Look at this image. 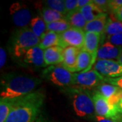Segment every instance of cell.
<instances>
[{
  "label": "cell",
  "instance_id": "cell-28",
  "mask_svg": "<svg viewBox=\"0 0 122 122\" xmlns=\"http://www.w3.org/2000/svg\"><path fill=\"white\" fill-rule=\"evenodd\" d=\"M66 14L77 10V0H65Z\"/></svg>",
  "mask_w": 122,
  "mask_h": 122
},
{
  "label": "cell",
  "instance_id": "cell-8",
  "mask_svg": "<svg viewBox=\"0 0 122 122\" xmlns=\"http://www.w3.org/2000/svg\"><path fill=\"white\" fill-rule=\"evenodd\" d=\"M104 79L105 77L98 71L92 69L86 72L74 73V86L85 89H91L97 87L104 81Z\"/></svg>",
  "mask_w": 122,
  "mask_h": 122
},
{
  "label": "cell",
  "instance_id": "cell-14",
  "mask_svg": "<svg viewBox=\"0 0 122 122\" xmlns=\"http://www.w3.org/2000/svg\"><path fill=\"white\" fill-rule=\"evenodd\" d=\"M101 36L102 35L98 33L86 32L84 46L82 49L91 54L95 61L97 58L98 50L100 48L99 43H100Z\"/></svg>",
  "mask_w": 122,
  "mask_h": 122
},
{
  "label": "cell",
  "instance_id": "cell-1",
  "mask_svg": "<svg viewBox=\"0 0 122 122\" xmlns=\"http://www.w3.org/2000/svg\"><path fill=\"white\" fill-rule=\"evenodd\" d=\"M45 94L41 90L13 100L12 108L5 122H35L43 106Z\"/></svg>",
  "mask_w": 122,
  "mask_h": 122
},
{
  "label": "cell",
  "instance_id": "cell-19",
  "mask_svg": "<svg viewBox=\"0 0 122 122\" xmlns=\"http://www.w3.org/2000/svg\"><path fill=\"white\" fill-rule=\"evenodd\" d=\"M66 20L71 25V27L78 28L83 30L87 24V21L79 10L67 14L66 15Z\"/></svg>",
  "mask_w": 122,
  "mask_h": 122
},
{
  "label": "cell",
  "instance_id": "cell-35",
  "mask_svg": "<svg viewBox=\"0 0 122 122\" xmlns=\"http://www.w3.org/2000/svg\"><path fill=\"white\" fill-rule=\"evenodd\" d=\"M92 0H77V10H80L84 6L92 3Z\"/></svg>",
  "mask_w": 122,
  "mask_h": 122
},
{
  "label": "cell",
  "instance_id": "cell-11",
  "mask_svg": "<svg viewBox=\"0 0 122 122\" xmlns=\"http://www.w3.org/2000/svg\"><path fill=\"white\" fill-rule=\"evenodd\" d=\"M22 60L25 64L34 67H46L44 60V50L37 46L30 49L23 56Z\"/></svg>",
  "mask_w": 122,
  "mask_h": 122
},
{
  "label": "cell",
  "instance_id": "cell-29",
  "mask_svg": "<svg viewBox=\"0 0 122 122\" xmlns=\"http://www.w3.org/2000/svg\"><path fill=\"white\" fill-rule=\"evenodd\" d=\"M92 2L104 13L109 10V0H92Z\"/></svg>",
  "mask_w": 122,
  "mask_h": 122
},
{
  "label": "cell",
  "instance_id": "cell-34",
  "mask_svg": "<svg viewBox=\"0 0 122 122\" xmlns=\"http://www.w3.org/2000/svg\"><path fill=\"white\" fill-rule=\"evenodd\" d=\"M94 119L96 122H121L120 121L114 120V119L104 117H101V116H98V115H96L94 117Z\"/></svg>",
  "mask_w": 122,
  "mask_h": 122
},
{
  "label": "cell",
  "instance_id": "cell-13",
  "mask_svg": "<svg viewBox=\"0 0 122 122\" xmlns=\"http://www.w3.org/2000/svg\"><path fill=\"white\" fill-rule=\"evenodd\" d=\"M80 50L81 49L72 46H68L63 49V61L61 65L64 66L66 69L69 70L71 73H74L75 69L77 65V57Z\"/></svg>",
  "mask_w": 122,
  "mask_h": 122
},
{
  "label": "cell",
  "instance_id": "cell-24",
  "mask_svg": "<svg viewBox=\"0 0 122 122\" xmlns=\"http://www.w3.org/2000/svg\"><path fill=\"white\" fill-rule=\"evenodd\" d=\"M120 89V87L105 81H102L97 86V90L107 100L115 95Z\"/></svg>",
  "mask_w": 122,
  "mask_h": 122
},
{
  "label": "cell",
  "instance_id": "cell-4",
  "mask_svg": "<svg viewBox=\"0 0 122 122\" xmlns=\"http://www.w3.org/2000/svg\"><path fill=\"white\" fill-rule=\"evenodd\" d=\"M41 39L31 30L30 26H26L18 30L14 35L12 51L14 56L21 58L30 49L39 46Z\"/></svg>",
  "mask_w": 122,
  "mask_h": 122
},
{
  "label": "cell",
  "instance_id": "cell-37",
  "mask_svg": "<svg viewBox=\"0 0 122 122\" xmlns=\"http://www.w3.org/2000/svg\"><path fill=\"white\" fill-rule=\"evenodd\" d=\"M117 107L119 113L122 115V99L118 102V104L117 105Z\"/></svg>",
  "mask_w": 122,
  "mask_h": 122
},
{
  "label": "cell",
  "instance_id": "cell-20",
  "mask_svg": "<svg viewBox=\"0 0 122 122\" xmlns=\"http://www.w3.org/2000/svg\"><path fill=\"white\" fill-rule=\"evenodd\" d=\"M30 28L33 32L40 39L48 32L47 24L41 16L33 18L30 22Z\"/></svg>",
  "mask_w": 122,
  "mask_h": 122
},
{
  "label": "cell",
  "instance_id": "cell-3",
  "mask_svg": "<svg viewBox=\"0 0 122 122\" xmlns=\"http://www.w3.org/2000/svg\"><path fill=\"white\" fill-rule=\"evenodd\" d=\"M69 90L75 114L79 117H94L96 115L95 107L90 92L86 89L78 86Z\"/></svg>",
  "mask_w": 122,
  "mask_h": 122
},
{
  "label": "cell",
  "instance_id": "cell-31",
  "mask_svg": "<svg viewBox=\"0 0 122 122\" xmlns=\"http://www.w3.org/2000/svg\"><path fill=\"white\" fill-rule=\"evenodd\" d=\"M107 41L115 46L122 47V33L117 35L107 37Z\"/></svg>",
  "mask_w": 122,
  "mask_h": 122
},
{
  "label": "cell",
  "instance_id": "cell-32",
  "mask_svg": "<svg viewBox=\"0 0 122 122\" xmlns=\"http://www.w3.org/2000/svg\"><path fill=\"white\" fill-rule=\"evenodd\" d=\"M104 81L107 83L112 84L114 86H116L117 87H120L122 89V76L119 77H115V78H107L105 77Z\"/></svg>",
  "mask_w": 122,
  "mask_h": 122
},
{
  "label": "cell",
  "instance_id": "cell-17",
  "mask_svg": "<svg viewBox=\"0 0 122 122\" xmlns=\"http://www.w3.org/2000/svg\"><path fill=\"white\" fill-rule=\"evenodd\" d=\"M109 16L107 13L102 14L100 16L97 17L90 22H87L83 30L85 32H94L98 33L100 35L105 34V27L108 20Z\"/></svg>",
  "mask_w": 122,
  "mask_h": 122
},
{
  "label": "cell",
  "instance_id": "cell-23",
  "mask_svg": "<svg viewBox=\"0 0 122 122\" xmlns=\"http://www.w3.org/2000/svg\"><path fill=\"white\" fill-rule=\"evenodd\" d=\"M41 16L43 18L47 25L61 20H66V16L47 7H44L42 8Z\"/></svg>",
  "mask_w": 122,
  "mask_h": 122
},
{
  "label": "cell",
  "instance_id": "cell-2",
  "mask_svg": "<svg viewBox=\"0 0 122 122\" xmlns=\"http://www.w3.org/2000/svg\"><path fill=\"white\" fill-rule=\"evenodd\" d=\"M41 83L37 77L9 73L1 80L0 99H16L29 95Z\"/></svg>",
  "mask_w": 122,
  "mask_h": 122
},
{
  "label": "cell",
  "instance_id": "cell-39",
  "mask_svg": "<svg viewBox=\"0 0 122 122\" xmlns=\"http://www.w3.org/2000/svg\"><path fill=\"white\" fill-rule=\"evenodd\" d=\"M117 61L119 62H120V63H121V64L122 65V55L119 56V58H118Z\"/></svg>",
  "mask_w": 122,
  "mask_h": 122
},
{
  "label": "cell",
  "instance_id": "cell-12",
  "mask_svg": "<svg viewBox=\"0 0 122 122\" xmlns=\"http://www.w3.org/2000/svg\"><path fill=\"white\" fill-rule=\"evenodd\" d=\"M122 54V47L107 41L100 46L97 53V60L117 59Z\"/></svg>",
  "mask_w": 122,
  "mask_h": 122
},
{
  "label": "cell",
  "instance_id": "cell-30",
  "mask_svg": "<svg viewBox=\"0 0 122 122\" xmlns=\"http://www.w3.org/2000/svg\"><path fill=\"white\" fill-rule=\"evenodd\" d=\"M122 6V0H109V10L115 13Z\"/></svg>",
  "mask_w": 122,
  "mask_h": 122
},
{
  "label": "cell",
  "instance_id": "cell-16",
  "mask_svg": "<svg viewBox=\"0 0 122 122\" xmlns=\"http://www.w3.org/2000/svg\"><path fill=\"white\" fill-rule=\"evenodd\" d=\"M94 62H96V61L91 54L81 49L77 57V65L75 69L74 73L79 71L86 72L90 71L92 65H94Z\"/></svg>",
  "mask_w": 122,
  "mask_h": 122
},
{
  "label": "cell",
  "instance_id": "cell-22",
  "mask_svg": "<svg viewBox=\"0 0 122 122\" xmlns=\"http://www.w3.org/2000/svg\"><path fill=\"white\" fill-rule=\"evenodd\" d=\"M79 10L87 22H90L97 17L100 16L102 14H104V12L100 9L98 8L92 1V3L84 6Z\"/></svg>",
  "mask_w": 122,
  "mask_h": 122
},
{
  "label": "cell",
  "instance_id": "cell-10",
  "mask_svg": "<svg viewBox=\"0 0 122 122\" xmlns=\"http://www.w3.org/2000/svg\"><path fill=\"white\" fill-rule=\"evenodd\" d=\"M10 12L14 25L20 29L28 26L33 18L29 8L20 2L14 3L10 8Z\"/></svg>",
  "mask_w": 122,
  "mask_h": 122
},
{
  "label": "cell",
  "instance_id": "cell-18",
  "mask_svg": "<svg viewBox=\"0 0 122 122\" xmlns=\"http://www.w3.org/2000/svg\"><path fill=\"white\" fill-rule=\"evenodd\" d=\"M39 46L42 50H46L54 46L61 47V37L60 35L53 31H48L41 38Z\"/></svg>",
  "mask_w": 122,
  "mask_h": 122
},
{
  "label": "cell",
  "instance_id": "cell-40",
  "mask_svg": "<svg viewBox=\"0 0 122 122\" xmlns=\"http://www.w3.org/2000/svg\"><path fill=\"white\" fill-rule=\"evenodd\" d=\"M121 122H122V120H121Z\"/></svg>",
  "mask_w": 122,
  "mask_h": 122
},
{
  "label": "cell",
  "instance_id": "cell-5",
  "mask_svg": "<svg viewBox=\"0 0 122 122\" xmlns=\"http://www.w3.org/2000/svg\"><path fill=\"white\" fill-rule=\"evenodd\" d=\"M43 77L54 85L59 87L74 86V73L64 66L52 65L43 71Z\"/></svg>",
  "mask_w": 122,
  "mask_h": 122
},
{
  "label": "cell",
  "instance_id": "cell-25",
  "mask_svg": "<svg viewBox=\"0 0 122 122\" xmlns=\"http://www.w3.org/2000/svg\"><path fill=\"white\" fill-rule=\"evenodd\" d=\"M71 27V25L66 20H61L47 25L48 31H53L59 35L68 30Z\"/></svg>",
  "mask_w": 122,
  "mask_h": 122
},
{
  "label": "cell",
  "instance_id": "cell-9",
  "mask_svg": "<svg viewBox=\"0 0 122 122\" xmlns=\"http://www.w3.org/2000/svg\"><path fill=\"white\" fill-rule=\"evenodd\" d=\"M94 69L104 77L115 78L122 76V65L117 61L97 60Z\"/></svg>",
  "mask_w": 122,
  "mask_h": 122
},
{
  "label": "cell",
  "instance_id": "cell-15",
  "mask_svg": "<svg viewBox=\"0 0 122 122\" xmlns=\"http://www.w3.org/2000/svg\"><path fill=\"white\" fill-rule=\"evenodd\" d=\"M63 48L60 46H54L44 50V60L46 66L57 65L62 64Z\"/></svg>",
  "mask_w": 122,
  "mask_h": 122
},
{
  "label": "cell",
  "instance_id": "cell-26",
  "mask_svg": "<svg viewBox=\"0 0 122 122\" xmlns=\"http://www.w3.org/2000/svg\"><path fill=\"white\" fill-rule=\"evenodd\" d=\"M13 105L12 99H0V122H5Z\"/></svg>",
  "mask_w": 122,
  "mask_h": 122
},
{
  "label": "cell",
  "instance_id": "cell-27",
  "mask_svg": "<svg viewBox=\"0 0 122 122\" xmlns=\"http://www.w3.org/2000/svg\"><path fill=\"white\" fill-rule=\"evenodd\" d=\"M44 5L46 7L52 9L65 16L66 15L65 0H47L44 1Z\"/></svg>",
  "mask_w": 122,
  "mask_h": 122
},
{
  "label": "cell",
  "instance_id": "cell-7",
  "mask_svg": "<svg viewBox=\"0 0 122 122\" xmlns=\"http://www.w3.org/2000/svg\"><path fill=\"white\" fill-rule=\"evenodd\" d=\"M86 32L81 29L71 27L64 33L60 34L61 47L64 48L68 46L82 49L84 46Z\"/></svg>",
  "mask_w": 122,
  "mask_h": 122
},
{
  "label": "cell",
  "instance_id": "cell-38",
  "mask_svg": "<svg viewBox=\"0 0 122 122\" xmlns=\"http://www.w3.org/2000/svg\"><path fill=\"white\" fill-rule=\"evenodd\" d=\"M35 122H46V120L43 117L42 115H39Z\"/></svg>",
  "mask_w": 122,
  "mask_h": 122
},
{
  "label": "cell",
  "instance_id": "cell-6",
  "mask_svg": "<svg viewBox=\"0 0 122 122\" xmlns=\"http://www.w3.org/2000/svg\"><path fill=\"white\" fill-rule=\"evenodd\" d=\"M92 98L96 115L121 122L122 115L119 113L117 107L111 105L98 90L92 93Z\"/></svg>",
  "mask_w": 122,
  "mask_h": 122
},
{
  "label": "cell",
  "instance_id": "cell-33",
  "mask_svg": "<svg viewBox=\"0 0 122 122\" xmlns=\"http://www.w3.org/2000/svg\"><path fill=\"white\" fill-rule=\"evenodd\" d=\"M6 59H7L6 52L4 50V48L1 47L0 48V67L1 68H2L5 64Z\"/></svg>",
  "mask_w": 122,
  "mask_h": 122
},
{
  "label": "cell",
  "instance_id": "cell-21",
  "mask_svg": "<svg viewBox=\"0 0 122 122\" xmlns=\"http://www.w3.org/2000/svg\"><path fill=\"white\" fill-rule=\"evenodd\" d=\"M122 33V22L118 20L115 17L113 14L109 16L105 27V34L109 36L117 35Z\"/></svg>",
  "mask_w": 122,
  "mask_h": 122
},
{
  "label": "cell",
  "instance_id": "cell-36",
  "mask_svg": "<svg viewBox=\"0 0 122 122\" xmlns=\"http://www.w3.org/2000/svg\"><path fill=\"white\" fill-rule=\"evenodd\" d=\"M113 14L115 17L116 18V19H117L118 20L122 22V6Z\"/></svg>",
  "mask_w": 122,
  "mask_h": 122
}]
</instances>
